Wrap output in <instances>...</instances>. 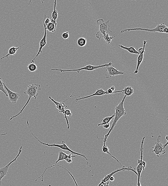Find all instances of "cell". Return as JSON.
I'll return each instance as SVG.
<instances>
[{
    "label": "cell",
    "instance_id": "16",
    "mask_svg": "<svg viewBox=\"0 0 168 186\" xmlns=\"http://www.w3.org/2000/svg\"><path fill=\"white\" fill-rule=\"evenodd\" d=\"M107 94V91H105L103 90L102 88H98L97 90L94 93L88 96L85 97H83L82 98H77L75 99V101L76 102H77L79 101L80 100H84V99L88 98L94 96H101Z\"/></svg>",
    "mask_w": 168,
    "mask_h": 186
},
{
    "label": "cell",
    "instance_id": "4",
    "mask_svg": "<svg viewBox=\"0 0 168 186\" xmlns=\"http://www.w3.org/2000/svg\"><path fill=\"white\" fill-rule=\"evenodd\" d=\"M113 63H106L102 65H100L98 66H94L91 65H88L86 66L85 67H83L82 68L73 69H67V70H64V69H55L53 68L51 69V70L53 71H60L61 73H64L66 72H76L77 73H79L81 71L86 70L88 71H93L97 69L104 68V67H107L112 65Z\"/></svg>",
    "mask_w": 168,
    "mask_h": 186
},
{
    "label": "cell",
    "instance_id": "3",
    "mask_svg": "<svg viewBox=\"0 0 168 186\" xmlns=\"http://www.w3.org/2000/svg\"><path fill=\"white\" fill-rule=\"evenodd\" d=\"M27 123H28V127L29 129V130H30L31 134L33 135L34 136V137L37 140H38V142L41 144L43 145L48 146V147H53H53H58V148L61 149H62L63 150L68 151V152H70L72 154H75L81 156V157H82L84 158L86 160H88V158H86V156L84 155L83 154H81V153L75 152H74V151L72 150L71 149L69 148L68 145L66 144L65 142L64 141H63L62 142V143L60 145L58 144L55 143H53L52 144H50L49 143H45L41 142V141L39 140L38 139V138H37L36 137V136L33 134V133H32V131L30 130V127H29V124L28 120H27Z\"/></svg>",
    "mask_w": 168,
    "mask_h": 186
},
{
    "label": "cell",
    "instance_id": "10",
    "mask_svg": "<svg viewBox=\"0 0 168 186\" xmlns=\"http://www.w3.org/2000/svg\"><path fill=\"white\" fill-rule=\"evenodd\" d=\"M125 170H127L128 171H132L133 172H134L137 175V173L136 172L133 168H132L131 167H128V168H126L125 166H123L122 168L121 169H118L117 170H115L113 172H112L110 174L106 176L104 178H103V179L101 180V182L99 183V184L98 185V186H100V185L104 183L107 182L108 181H109V179L110 178L112 177V176L116 173H117L118 172H120V171H124Z\"/></svg>",
    "mask_w": 168,
    "mask_h": 186
},
{
    "label": "cell",
    "instance_id": "32",
    "mask_svg": "<svg viewBox=\"0 0 168 186\" xmlns=\"http://www.w3.org/2000/svg\"><path fill=\"white\" fill-rule=\"evenodd\" d=\"M57 166H58V167H59L61 168H64V169L66 170L67 171V172L69 173V174L71 176V177L72 178H73V179L74 181V183H75V184L76 185V186H78V185L77 183H76V180L75 179L73 175L71 174V173L70 172H69V170H68L66 168H64L63 167H62V166H61L60 165H57Z\"/></svg>",
    "mask_w": 168,
    "mask_h": 186
},
{
    "label": "cell",
    "instance_id": "1",
    "mask_svg": "<svg viewBox=\"0 0 168 186\" xmlns=\"http://www.w3.org/2000/svg\"><path fill=\"white\" fill-rule=\"evenodd\" d=\"M126 98V96L125 95L122 101L117 106H116L114 120L110 130L109 131L108 133L105 135V137L104 138L103 143H106L107 142L109 136V135L110 133L114 128L118 121L123 116L126 115L127 113H126L124 106V103Z\"/></svg>",
    "mask_w": 168,
    "mask_h": 186
},
{
    "label": "cell",
    "instance_id": "22",
    "mask_svg": "<svg viewBox=\"0 0 168 186\" xmlns=\"http://www.w3.org/2000/svg\"><path fill=\"white\" fill-rule=\"evenodd\" d=\"M105 143H103V145L102 148V150L103 152L105 153H107L108 154H109L110 156H111V157H112L113 158H114L119 163H120V165L122 167L121 164L120 162L118 161L117 158L115 157H114L111 154V153L109 152V148L108 147V146L106 145Z\"/></svg>",
    "mask_w": 168,
    "mask_h": 186
},
{
    "label": "cell",
    "instance_id": "28",
    "mask_svg": "<svg viewBox=\"0 0 168 186\" xmlns=\"http://www.w3.org/2000/svg\"><path fill=\"white\" fill-rule=\"evenodd\" d=\"M115 87L114 86L111 87L108 89V90L106 91H107V94H109V95H112L114 93L122 92V90L115 91Z\"/></svg>",
    "mask_w": 168,
    "mask_h": 186
},
{
    "label": "cell",
    "instance_id": "15",
    "mask_svg": "<svg viewBox=\"0 0 168 186\" xmlns=\"http://www.w3.org/2000/svg\"><path fill=\"white\" fill-rule=\"evenodd\" d=\"M147 41H143V49L141 53L139 54V56H138L137 58V63L135 71L134 72V73L135 74H136L138 73V69H139V67L140 64H141L143 60V58H144V54L145 53V46L146 45Z\"/></svg>",
    "mask_w": 168,
    "mask_h": 186
},
{
    "label": "cell",
    "instance_id": "40",
    "mask_svg": "<svg viewBox=\"0 0 168 186\" xmlns=\"http://www.w3.org/2000/svg\"><path fill=\"white\" fill-rule=\"evenodd\" d=\"M168 135H167L166 136V137H165V138H166V140L168 141Z\"/></svg>",
    "mask_w": 168,
    "mask_h": 186
},
{
    "label": "cell",
    "instance_id": "33",
    "mask_svg": "<svg viewBox=\"0 0 168 186\" xmlns=\"http://www.w3.org/2000/svg\"><path fill=\"white\" fill-rule=\"evenodd\" d=\"M62 37L64 39H68L69 37V32H64V33L62 34Z\"/></svg>",
    "mask_w": 168,
    "mask_h": 186
},
{
    "label": "cell",
    "instance_id": "7",
    "mask_svg": "<svg viewBox=\"0 0 168 186\" xmlns=\"http://www.w3.org/2000/svg\"><path fill=\"white\" fill-rule=\"evenodd\" d=\"M161 136L160 135L158 136L156 142L155 143V145L152 148L153 150V152H154L157 155L158 157L161 154H164L166 153L165 150V148L168 145V141L166 143L163 145L160 142Z\"/></svg>",
    "mask_w": 168,
    "mask_h": 186
},
{
    "label": "cell",
    "instance_id": "21",
    "mask_svg": "<svg viewBox=\"0 0 168 186\" xmlns=\"http://www.w3.org/2000/svg\"><path fill=\"white\" fill-rule=\"evenodd\" d=\"M119 47H120V48L125 49L126 50H127L130 53L132 54H139V53H138V51L136 50V49L134 48V47H130V48H127L123 46L122 45H119Z\"/></svg>",
    "mask_w": 168,
    "mask_h": 186
},
{
    "label": "cell",
    "instance_id": "37",
    "mask_svg": "<svg viewBox=\"0 0 168 186\" xmlns=\"http://www.w3.org/2000/svg\"><path fill=\"white\" fill-rule=\"evenodd\" d=\"M164 33H168V27H166V28H165L164 29Z\"/></svg>",
    "mask_w": 168,
    "mask_h": 186
},
{
    "label": "cell",
    "instance_id": "9",
    "mask_svg": "<svg viewBox=\"0 0 168 186\" xmlns=\"http://www.w3.org/2000/svg\"><path fill=\"white\" fill-rule=\"evenodd\" d=\"M106 70L107 73L105 74L106 78H112L113 76L119 75H122L125 74L124 72L121 71H118L117 68L114 67L113 64L109 66L106 67Z\"/></svg>",
    "mask_w": 168,
    "mask_h": 186
},
{
    "label": "cell",
    "instance_id": "20",
    "mask_svg": "<svg viewBox=\"0 0 168 186\" xmlns=\"http://www.w3.org/2000/svg\"><path fill=\"white\" fill-rule=\"evenodd\" d=\"M122 93L126 97L130 96L134 93V90L131 86H129L125 88L124 90H122Z\"/></svg>",
    "mask_w": 168,
    "mask_h": 186
},
{
    "label": "cell",
    "instance_id": "12",
    "mask_svg": "<svg viewBox=\"0 0 168 186\" xmlns=\"http://www.w3.org/2000/svg\"><path fill=\"white\" fill-rule=\"evenodd\" d=\"M76 96V95H71L70 97H69L67 99H66V100L63 102H58L54 100L53 98H52L50 96H49L48 98L50 99L51 101H53V102L55 103L56 105L55 107L57 109H58L59 112L60 113H63L64 115H65V114H64V112H65V108L67 107V106L65 105V104L64 103V102L65 101L67 100H69V99H70L71 98L74 97Z\"/></svg>",
    "mask_w": 168,
    "mask_h": 186
},
{
    "label": "cell",
    "instance_id": "5",
    "mask_svg": "<svg viewBox=\"0 0 168 186\" xmlns=\"http://www.w3.org/2000/svg\"><path fill=\"white\" fill-rule=\"evenodd\" d=\"M167 26L164 23L158 24L154 29H149L147 28H141L125 29L122 30L120 31L121 33H123L125 32H129L131 31H143L149 32H160V33H164V31L165 28H166Z\"/></svg>",
    "mask_w": 168,
    "mask_h": 186
},
{
    "label": "cell",
    "instance_id": "23",
    "mask_svg": "<svg viewBox=\"0 0 168 186\" xmlns=\"http://www.w3.org/2000/svg\"><path fill=\"white\" fill-rule=\"evenodd\" d=\"M115 113L112 116H109V117H106L101 120L102 123L99 124L98 126H103V125L109 123L110 122V121L112 120V119L115 117Z\"/></svg>",
    "mask_w": 168,
    "mask_h": 186
},
{
    "label": "cell",
    "instance_id": "29",
    "mask_svg": "<svg viewBox=\"0 0 168 186\" xmlns=\"http://www.w3.org/2000/svg\"><path fill=\"white\" fill-rule=\"evenodd\" d=\"M0 91L3 92L5 94V95L6 96H8V95H7L6 92L4 89V83L3 82V81H2V78H0Z\"/></svg>",
    "mask_w": 168,
    "mask_h": 186
},
{
    "label": "cell",
    "instance_id": "31",
    "mask_svg": "<svg viewBox=\"0 0 168 186\" xmlns=\"http://www.w3.org/2000/svg\"><path fill=\"white\" fill-rule=\"evenodd\" d=\"M43 22L46 26L50 22V17L46 16V15H44Z\"/></svg>",
    "mask_w": 168,
    "mask_h": 186
},
{
    "label": "cell",
    "instance_id": "14",
    "mask_svg": "<svg viewBox=\"0 0 168 186\" xmlns=\"http://www.w3.org/2000/svg\"><path fill=\"white\" fill-rule=\"evenodd\" d=\"M4 88L6 89L7 92L8 93L9 101L13 104L16 103L19 98V94L17 93L13 92L10 90L6 85L5 83H4Z\"/></svg>",
    "mask_w": 168,
    "mask_h": 186
},
{
    "label": "cell",
    "instance_id": "35",
    "mask_svg": "<svg viewBox=\"0 0 168 186\" xmlns=\"http://www.w3.org/2000/svg\"><path fill=\"white\" fill-rule=\"evenodd\" d=\"M103 127L105 129H108L110 127V124L109 123L106 124L103 126Z\"/></svg>",
    "mask_w": 168,
    "mask_h": 186
},
{
    "label": "cell",
    "instance_id": "25",
    "mask_svg": "<svg viewBox=\"0 0 168 186\" xmlns=\"http://www.w3.org/2000/svg\"><path fill=\"white\" fill-rule=\"evenodd\" d=\"M87 43V39L84 37H80L77 41V44L80 47H83L86 46Z\"/></svg>",
    "mask_w": 168,
    "mask_h": 186
},
{
    "label": "cell",
    "instance_id": "2",
    "mask_svg": "<svg viewBox=\"0 0 168 186\" xmlns=\"http://www.w3.org/2000/svg\"><path fill=\"white\" fill-rule=\"evenodd\" d=\"M40 90H41V86L39 84L33 83L28 86L26 91L24 92V94L28 95L29 96L28 101H27L26 103L23 106V108L19 112V113L16 115L12 116L10 119V120H12L13 118H16L17 116L20 115L23 112V110L26 106L28 105L29 101H30L32 98H33L35 99H37V97L38 95V91Z\"/></svg>",
    "mask_w": 168,
    "mask_h": 186
},
{
    "label": "cell",
    "instance_id": "36",
    "mask_svg": "<svg viewBox=\"0 0 168 186\" xmlns=\"http://www.w3.org/2000/svg\"><path fill=\"white\" fill-rule=\"evenodd\" d=\"M65 160L66 162H67L68 163H71L73 162L72 158H67V159H65Z\"/></svg>",
    "mask_w": 168,
    "mask_h": 186
},
{
    "label": "cell",
    "instance_id": "13",
    "mask_svg": "<svg viewBox=\"0 0 168 186\" xmlns=\"http://www.w3.org/2000/svg\"><path fill=\"white\" fill-rule=\"evenodd\" d=\"M43 24L44 27V34L43 36V38L41 39L40 42V43H39V48L38 51V53L36 54V56L35 57V58H34L33 60H32L31 62L32 63H34V61L35 60V59L38 57L39 54L43 53V51H42V49L44 48V47H45L47 44V41H46V35H47V33H46V26L45 24H44L43 22Z\"/></svg>",
    "mask_w": 168,
    "mask_h": 186
},
{
    "label": "cell",
    "instance_id": "11",
    "mask_svg": "<svg viewBox=\"0 0 168 186\" xmlns=\"http://www.w3.org/2000/svg\"><path fill=\"white\" fill-rule=\"evenodd\" d=\"M109 20L105 22L103 19L97 20V23L99 27V30L104 31L107 34L112 33L113 32L110 30Z\"/></svg>",
    "mask_w": 168,
    "mask_h": 186
},
{
    "label": "cell",
    "instance_id": "24",
    "mask_svg": "<svg viewBox=\"0 0 168 186\" xmlns=\"http://www.w3.org/2000/svg\"><path fill=\"white\" fill-rule=\"evenodd\" d=\"M56 1L55 0L54 2V9L53 11L52 14V19L54 20V21H56L57 19H58V12L56 10Z\"/></svg>",
    "mask_w": 168,
    "mask_h": 186
},
{
    "label": "cell",
    "instance_id": "38",
    "mask_svg": "<svg viewBox=\"0 0 168 186\" xmlns=\"http://www.w3.org/2000/svg\"><path fill=\"white\" fill-rule=\"evenodd\" d=\"M109 180L111 182H113V181L115 180V178L112 176V177H111L110 178Z\"/></svg>",
    "mask_w": 168,
    "mask_h": 186
},
{
    "label": "cell",
    "instance_id": "34",
    "mask_svg": "<svg viewBox=\"0 0 168 186\" xmlns=\"http://www.w3.org/2000/svg\"><path fill=\"white\" fill-rule=\"evenodd\" d=\"M109 181H108L107 182L103 183L100 186H109Z\"/></svg>",
    "mask_w": 168,
    "mask_h": 186
},
{
    "label": "cell",
    "instance_id": "8",
    "mask_svg": "<svg viewBox=\"0 0 168 186\" xmlns=\"http://www.w3.org/2000/svg\"><path fill=\"white\" fill-rule=\"evenodd\" d=\"M22 146H21L19 148V152L14 159L11 161L10 162L8 163L6 166L0 168V186H1L2 178H4L8 173V170L10 166L16 160L17 158L19 157L22 152Z\"/></svg>",
    "mask_w": 168,
    "mask_h": 186
},
{
    "label": "cell",
    "instance_id": "6",
    "mask_svg": "<svg viewBox=\"0 0 168 186\" xmlns=\"http://www.w3.org/2000/svg\"><path fill=\"white\" fill-rule=\"evenodd\" d=\"M144 143V141L142 140L141 145L140 152H141V159L138 160V164L136 168L138 177V183L137 186H141L140 182V178L141 173L142 170H144L146 166V163L143 161V145Z\"/></svg>",
    "mask_w": 168,
    "mask_h": 186
},
{
    "label": "cell",
    "instance_id": "30",
    "mask_svg": "<svg viewBox=\"0 0 168 186\" xmlns=\"http://www.w3.org/2000/svg\"><path fill=\"white\" fill-rule=\"evenodd\" d=\"M115 37L110 36L109 35L107 34L105 35L104 38L105 41L108 43V44H109Z\"/></svg>",
    "mask_w": 168,
    "mask_h": 186
},
{
    "label": "cell",
    "instance_id": "39",
    "mask_svg": "<svg viewBox=\"0 0 168 186\" xmlns=\"http://www.w3.org/2000/svg\"><path fill=\"white\" fill-rule=\"evenodd\" d=\"M143 48H140L139 49H138V53H141L142 50H143Z\"/></svg>",
    "mask_w": 168,
    "mask_h": 186
},
{
    "label": "cell",
    "instance_id": "17",
    "mask_svg": "<svg viewBox=\"0 0 168 186\" xmlns=\"http://www.w3.org/2000/svg\"><path fill=\"white\" fill-rule=\"evenodd\" d=\"M76 158L75 156H74L71 153V154L68 155L62 151H60L59 152V155L58 159L55 162V163H57L60 161L65 160L68 158Z\"/></svg>",
    "mask_w": 168,
    "mask_h": 186
},
{
    "label": "cell",
    "instance_id": "26",
    "mask_svg": "<svg viewBox=\"0 0 168 186\" xmlns=\"http://www.w3.org/2000/svg\"><path fill=\"white\" fill-rule=\"evenodd\" d=\"M27 68L29 71L32 72H35L38 69V66L35 63L32 62L28 64Z\"/></svg>",
    "mask_w": 168,
    "mask_h": 186
},
{
    "label": "cell",
    "instance_id": "19",
    "mask_svg": "<svg viewBox=\"0 0 168 186\" xmlns=\"http://www.w3.org/2000/svg\"><path fill=\"white\" fill-rule=\"evenodd\" d=\"M24 45V44H22V45L18 47V48H16L15 46H13L9 48L8 53L6 55L1 58V59H2L4 58H8L9 56H10L12 55H15L16 54L17 51L20 48H21L22 46H23Z\"/></svg>",
    "mask_w": 168,
    "mask_h": 186
},
{
    "label": "cell",
    "instance_id": "18",
    "mask_svg": "<svg viewBox=\"0 0 168 186\" xmlns=\"http://www.w3.org/2000/svg\"><path fill=\"white\" fill-rule=\"evenodd\" d=\"M57 23L56 21H54L52 18L50 20V22L46 26V30L51 32H54L56 31V28Z\"/></svg>",
    "mask_w": 168,
    "mask_h": 186
},
{
    "label": "cell",
    "instance_id": "27",
    "mask_svg": "<svg viewBox=\"0 0 168 186\" xmlns=\"http://www.w3.org/2000/svg\"><path fill=\"white\" fill-rule=\"evenodd\" d=\"M106 34L107 33L105 31L99 30L96 34V36L99 40H100L101 38H104Z\"/></svg>",
    "mask_w": 168,
    "mask_h": 186
}]
</instances>
